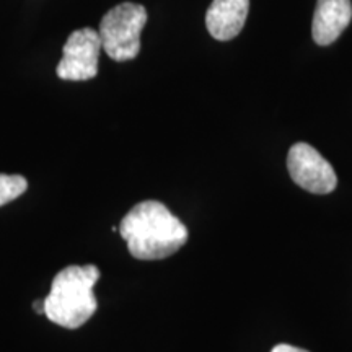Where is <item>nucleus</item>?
<instances>
[{
	"label": "nucleus",
	"instance_id": "obj_4",
	"mask_svg": "<svg viewBox=\"0 0 352 352\" xmlns=\"http://www.w3.org/2000/svg\"><path fill=\"white\" fill-rule=\"evenodd\" d=\"M101 51L103 43L96 30H76L64 44L63 59L56 69L57 77L72 82L90 80L96 77Z\"/></svg>",
	"mask_w": 352,
	"mask_h": 352
},
{
	"label": "nucleus",
	"instance_id": "obj_10",
	"mask_svg": "<svg viewBox=\"0 0 352 352\" xmlns=\"http://www.w3.org/2000/svg\"><path fill=\"white\" fill-rule=\"evenodd\" d=\"M33 308L38 314H44V300H36L33 303Z\"/></svg>",
	"mask_w": 352,
	"mask_h": 352
},
{
	"label": "nucleus",
	"instance_id": "obj_6",
	"mask_svg": "<svg viewBox=\"0 0 352 352\" xmlns=\"http://www.w3.org/2000/svg\"><path fill=\"white\" fill-rule=\"evenodd\" d=\"M352 20L351 0H318L311 34L316 44L328 46L341 36Z\"/></svg>",
	"mask_w": 352,
	"mask_h": 352
},
{
	"label": "nucleus",
	"instance_id": "obj_8",
	"mask_svg": "<svg viewBox=\"0 0 352 352\" xmlns=\"http://www.w3.org/2000/svg\"><path fill=\"white\" fill-rule=\"evenodd\" d=\"M28 188V182L20 175H0V208L15 201Z\"/></svg>",
	"mask_w": 352,
	"mask_h": 352
},
{
	"label": "nucleus",
	"instance_id": "obj_7",
	"mask_svg": "<svg viewBox=\"0 0 352 352\" xmlns=\"http://www.w3.org/2000/svg\"><path fill=\"white\" fill-rule=\"evenodd\" d=\"M250 10V0H214L206 13V26L210 36L228 41L243 30Z\"/></svg>",
	"mask_w": 352,
	"mask_h": 352
},
{
	"label": "nucleus",
	"instance_id": "obj_1",
	"mask_svg": "<svg viewBox=\"0 0 352 352\" xmlns=\"http://www.w3.org/2000/svg\"><path fill=\"white\" fill-rule=\"evenodd\" d=\"M129 253L142 261L168 258L188 241V228L158 201L135 204L120 223Z\"/></svg>",
	"mask_w": 352,
	"mask_h": 352
},
{
	"label": "nucleus",
	"instance_id": "obj_2",
	"mask_svg": "<svg viewBox=\"0 0 352 352\" xmlns=\"http://www.w3.org/2000/svg\"><path fill=\"white\" fill-rule=\"evenodd\" d=\"M101 272L95 264L64 267L51 284L50 296L44 298V315L52 323L77 329L94 316L98 302L94 294Z\"/></svg>",
	"mask_w": 352,
	"mask_h": 352
},
{
	"label": "nucleus",
	"instance_id": "obj_3",
	"mask_svg": "<svg viewBox=\"0 0 352 352\" xmlns=\"http://www.w3.org/2000/svg\"><path fill=\"white\" fill-rule=\"evenodd\" d=\"M147 23L144 6L124 2L111 8L100 21L103 51L116 63L132 60L140 52V33Z\"/></svg>",
	"mask_w": 352,
	"mask_h": 352
},
{
	"label": "nucleus",
	"instance_id": "obj_9",
	"mask_svg": "<svg viewBox=\"0 0 352 352\" xmlns=\"http://www.w3.org/2000/svg\"><path fill=\"white\" fill-rule=\"evenodd\" d=\"M271 352H308L305 349H300V347L290 346V344H277Z\"/></svg>",
	"mask_w": 352,
	"mask_h": 352
},
{
	"label": "nucleus",
	"instance_id": "obj_5",
	"mask_svg": "<svg viewBox=\"0 0 352 352\" xmlns=\"http://www.w3.org/2000/svg\"><path fill=\"white\" fill-rule=\"evenodd\" d=\"M287 168L294 183L314 195H329L338 186V176L331 164L305 142H297L290 147Z\"/></svg>",
	"mask_w": 352,
	"mask_h": 352
}]
</instances>
